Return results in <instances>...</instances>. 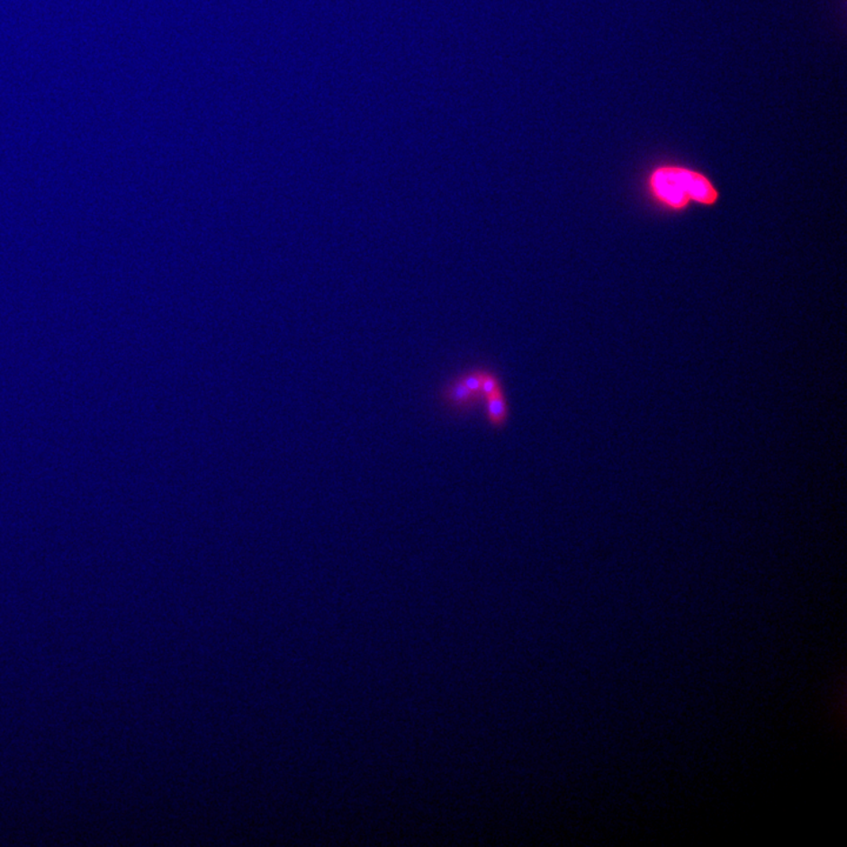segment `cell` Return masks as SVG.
Returning <instances> with one entry per match:
<instances>
[{
  "mask_svg": "<svg viewBox=\"0 0 847 847\" xmlns=\"http://www.w3.org/2000/svg\"><path fill=\"white\" fill-rule=\"evenodd\" d=\"M684 180L686 194L689 199L703 203V204H712L716 199V193L711 183L703 176L696 174L689 170H684Z\"/></svg>",
  "mask_w": 847,
  "mask_h": 847,
  "instance_id": "obj_4",
  "label": "cell"
},
{
  "mask_svg": "<svg viewBox=\"0 0 847 847\" xmlns=\"http://www.w3.org/2000/svg\"><path fill=\"white\" fill-rule=\"evenodd\" d=\"M444 406L457 415H465L474 411L482 402L481 394L473 392L463 382L461 375L451 379L440 392Z\"/></svg>",
  "mask_w": 847,
  "mask_h": 847,
  "instance_id": "obj_2",
  "label": "cell"
},
{
  "mask_svg": "<svg viewBox=\"0 0 847 847\" xmlns=\"http://www.w3.org/2000/svg\"><path fill=\"white\" fill-rule=\"evenodd\" d=\"M485 418L493 428H503L509 418V406L503 387L484 398Z\"/></svg>",
  "mask_w": 847,
  "mask_h": 847,
  "instance_id": "obj_3",
  "label": "cell"
},
{
  "mask_svg": "<svg viewBox=\"0 0 847 847\" xmlns=\"http://www.w3.org/2000/svg\"><path fill=\"white\" fill-rule=\"evenodd\" d=\"M651 186L653 193L665 204L672 208H684L689 201L686 194L683 168H661L653 175Z\"/></svg>",
  "mask_w": 847,
  "mask_h": 847,
  "instance_id": "obj_1",
  "label": "cell"
}]
</instances>
